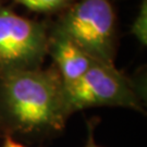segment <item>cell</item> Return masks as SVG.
Segmentation results:
<instances>
[{"mask_svg": "<svg viewBox=\"0 0 147 147\" xmlns=\"http://www.w3.org/2000/svg\"><path fill=\"white\" fill-rule=\"evenodd\" d=\"M94 130H95V123L93 120L87 122V137H86V142L83 147H102L100 145H97L95 142L94 137Z\"/></svg>", "mask_w": 147, "mask_h": 147, "instance_id": "8", "label": "cell"}, {"mask_svg": "<svg viewBox=\"0 0 147 147\" xmlns=\"http://www.w3.org/2000/svg\"><path fill=\"white\" fill-rule=\"evenodd\" d=\"M63 87L70 115L93 107H121L144 111L137 86L115 64L97 61L81 79Z\"/></svg>", "mask_w": 147, "mask_h": 147, "instance_id": "3", "label": "cell"}, {"mask_svg": "<svg viewBox=\"0 0 147 147\" xmlns=\"http://www.w3.org/2000/svg\"><path fill=\"white\" fill-rule=\"evenodd\" d=\"M0 8H1V0H0Z\"/></svg>", "mask_w": 147, "mask_h": 147, "instance_id": "10", "label": "cell"}, {"mask_svg": "<svg viewBox=\"0 0 147 147\" xmlns=\"http://www.w3.org/2000/svg\"><path fill=\"white\" fill-rule=\"evenodd\" d=\"M48 53L51 55L55 61L63 86L73 84L97 62L75 42L55 28L49 34Z\"/></svg>", "mask_w": 147, "mask_h": 147, "instance_id": "5", "label": "cell"}, {"mask_svg": "<svg viewBox=\"0 0 147 147\" xmlns=\"http://www.w3.org/2000/svg\"><path fill=\"white\" fill-rule=\"evenodd\" d=\"M1 147H27V146L23 145L22 143L16 142V140H14L12 136H8V135H5L3 144H2V146Z\"/></svg>", "mask_w": 147, "mask_h": 147, "instance_id": "9", "label": "cell"}, {"mask_svg": "<svg viewBox=\"0 0 147 147\" xmlns=\"http://www.w3.org/2000/svg\"><path fill=\"white\" fill-rule=\"evenodd\" d=\"M28 10L40 13H50L65 10L76 0H14Z\"/></svg>", "mask_w": 147, "mask_h": 147, "instance_id": "6", "label": "cell"}, {"mask_svg": "<svg viewBox=\"0 0 147 147\" xmlns=\"http://www.w3.org/2000/svg\"><path fill=\"white\" fill-rule=\"evenodd\" d=\"M47 27L0 8V72L40 68L48 53Z\"/></svg>", "mask_w": 147, "mask_h": 147, "instance_id": "4", "label": "cell"}, {"mask_svg": "<svg viewBox=\"0 0 147 147\" xmlns=\"http://www.w3.org/2000/svg\"><path fill=\"white\" fill-rule=\"evenodd\" d=\"M131 34L142 46L147 45V0H142L131 25Z\"/></svg>", "mask_w": 147, "mask_h": 147, "instance_id": "7", "label": "cell"}, {"mask_svg": "<svg viewBox=\"0 0 147 147\" xmlns=\"http://www.w3.org/2000/svg\"><path fill=\"white\" fill-rule=\"evenodd\" d=\"M70 116L56 68L0 72V132L5 136L55 135Z\"/></svg>", "mask_w": 147, "mask_h": 147, "instance_id": "1", "label": "cell"}, {"mask_svg": "<svg viewBox=\"0 0 147 147\" xmlns=\"http://www.w3.org/2000/svg\"><path fill=\"white\" fill-rule=\"evenodd\" d=\"M55 30L95 61L115 64L117 16L111 0H76L65 9Z\"/></svg>", "mask_w": 147, "mask_h": 147, "instance_id": "2", "label": "cell"}]
</instances>
